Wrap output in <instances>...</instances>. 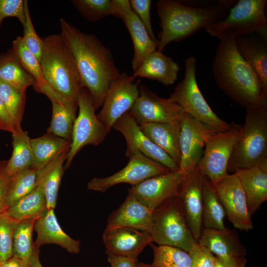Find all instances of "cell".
<instances>
[{"label":"cell","instance_id":"1","mask_svg":"<svg viewBox=\"0 0 267 267\" xmlns=\"http://www.w3.org/2000/svg\"><path fill=\"white\" fill-rule=\"evenodd\" d=\"M60 24V35L74 57L83 87L90 94L96 110L121 74L112 52L94 35L83 32L62 18Z\"/></svg>","mask_w":267,"mask_h":267},{"label":"cell","instance_id":"2","mask_svg":"<svg viewBox=\"0 0 267 267\" xmlns=\"http://www.w3.org/2000/svg\"><path fill=\"white\" fill-rule=\"evenodd\" d=\"M213 61L218 86L240 106L267 105V92L252 67L238 52L235 36L222 34Z\"/></svg>","mask_w":267,"mask_h":267},{"label":"cell","instance_id":"3","mask_svg":"<svg viewBox=\"0 0 267 267\" xmlns=\"http://www.w3.org/2000/svg\"><path fill=\"white\" fill-rule=\"evenodd\" d=\"M237 0H221L214 4L197 6L171 0H160L157 12L160 18L157 49L163 51L173 41L178 42L195 32L223 19Z\"/></svg>","mask_w":267,"mask_h":267},{"label":"cell","instance_id":"4","mask_svg":"<svg viewBox=\"0 0 267 267\" xmlns=\"http://www.w3.org/2000/svg\"><path fill=\"white\" fill-rule=\"evenodd\" d=\"M42 40L40 63L45 82L61 97L77 102L84 88L69 47L60 34H52Z\"/></svg>","mask_w":267,"mask_h":267},{"label":"cell","instance_id":"5","mask_svg":"<svg viewBox=\"0 0 267 267\" xmlns=\"http://www.w3.org/2000/svg\"><path fill=\"white\" fill-rule=\"evenodd\" d=\"M246 108L227 167V172L254 167L267 159V105Z\"/></svg>","mask_w":267,"mask_h":267},{"label":"cell","instance_id":"6","mask_svg":"<svg viewBox=\"0 0 267 267\" xmlns=\"http://www.w3.org/2000/svg\"><path fill=\"white\" fill-rule=\"evenodd\" d=\"M149 232L158 245L173 246L187 252L197 241L189 228L178 195L153 211Z\"/></svg>","mask_w":267,"mask_h":267},{"label":"cell","instance_id":"7","mask_svg":"<svg viewBox=\"0 0 267 267\" xmlns=\"http://www.w3.org/2000/svg\"><path fill=\"white\" fill-rule=\"evenodd\" d=\"M196 65L194 57L186 59L184 78L177 84L170 98L197 121L215 131H226L230 128V124L214 112L200 90L196 79Z\"/></svg>","mask_w":267,"mask_h":267},{"label":"cell","instance_id":"8","mask_svg":"<svg viewBox=\"0 0 267 267\" xmlns=\"http://www.w3.org/2000/svg\"><path fill=\"white\" fill-rule=\"evenodd\" d=\"M266 3V0H238L223 19L204 30L217 38L226 33L235 37L256 33L265 40L267 30Z\"/></svg>","mask_w":267,"mask_h":267},{"label":"cell","instance_id":"9","mask_svg":"<svg viewBox=\"0 0 267 267\" xmlns=\"http://www.w3.org/2000/svg\"><path fill=\"white\" fill-rule=\"evenodd\" d=\"M77 102L79 113L73 125L65 169L70 167L76 154L85 146L99 145L108 133L97 118L92 97L86 88L81 90Z\"/></svg>","mask_w":267,"mask_h":267},{"label":"cell","instance_id":"10","mask_svg":"<svg viewBox=\"0 0 267 267\" xmlns=\"http://www.w3.org/2000/svg\"><path fill=\"white\" fill-rule=\"evenodd\" d=\"M241 125L232 122L225 131H216L206 140L205 148L197 167L214 185L228 175L227 167Z\"/></svg>","mask_w":267,"mask_h":267},{"label":"cell","instance_id":"11","mask_svg":"<svg viewBox=\"0 0 267 267\" xmlns=\"http://www.w3.org/2000/svg\"><path fill=\"white\" fill-rule=\"evenodd\" d=\"M128 158L129 162L124 168L110 176L92 178L88 182V188L104 193L116 184L126 183L134 186L148 178L172 172L137 150Z\"/></svg>","mask_w":267,"mask_h":267},{"label":"cell","instance_id":"12","mask_svg":"<svg viewBox=\"0 0 267 267\" xmlns=\"http://www.w3.org/2000/svg\"><path fill=\"white\" fill-rule=\"evenodd\" d=\"M135 79L133 75L122 73L108 88L102 108L97 115L108 133L115 122L130 111L138 98L140 80Z\"/></svg>","mask_w":267,"mask_h":267},{"label":"cell","instance_id":"13","mask_svg":"<svg viewBox=\"0 0 267 267\" xmlns=\"http://www.w3.org/2000/svg\"><path fill=\"white\" fill-rule=\"evenodd\" d=\"M216 131L184 112L179 122V171L187 175L197 167L202 156L206 140Z\"/></svg>","mask_w":267,"mask_h":267},{"label":"cell","instance_id":"14","mask_svg":"<svg viewBox=\"0 0 267 267\" xmlns=\"http://www.w3.org/2000/svg\"><path fill=\"white\" fill-rule=\"evenodd\" d=\"M139 96L128 112L138 124L173 123L179 121L183 109L170 97L162 98L144 85L139 86Z\"/></svg>","mask_w":267,"mask_h":267},{"label":"cell","instance_id":"15","mask_svg":"<svg viewBox=\"0 0 267 267\" xmlns=\"http://www.w3.org/2000/svg\"><path fill=\"white\" fill-rule=\"evenodd\" d=\"M186 175L178 170L154 177L132 186L128 194L153 211L169 199L179 195Z\"/></svg>","mask_w":267,"mask_h":267},{"label":"cell","instance_id":"16","mask_svg":"<svg viewBox=\"0 0 267 267\" xmlns=\"http://www.w3.org/2000/svg\"><path fill=\"white\" fill-rule=\"evenodd\" d=\"M197 241L207 248L225 267H245L246 249L235 230L227 227L222 230L203 228Z\"/></svg>","mask_w":267,"mask_h":267},{"label":"cell","instance_id":"17","mask_svg":"<svg viewBox=\"0 0 267 267\" xmlns=\"http://www.w3.org/2000/svg\"><path fill=\"white\" fill-rule=\"evenodd\" d=\"M112 128L120 132L125 138L127 157L137 150L172 171L179 170L178 164L143 134L138 123L129 112L121 116Z\"/></svg>","mask_w":267,"mask_h":267},{"label":"cell","instance_id":"18","mask_svg":"<svg viewBox=\"0 0 267 267\" xmlns=\"http://www.w3.org/2000/svg\"><path fill=\"white\" fill-rule=\"evenodd\" d=\"M214 186L228 221L240 230L252 229L246 197L238 177L234 173L228 174Z\"/></svg>","mask_w":267,"mask_h":267},{"label":"cell","instance_id":"19","mask_svg":"<svg viewBox=\"0 0 267 267\" xmlns=\"http://www.w3.org/2000/svg\"><path fill=\"white\" fill-rule=\"evenodd\" d=\"M204 176L196 167L186 175L179 193L183 210L189 228L196 240L203 230L202 183Z\"/></svg>","mask_w":267,"mask_h":267},{"label":"cell","instance_id":"20","mask_svg":"<svg viewBox=\"0 0 267 267\" xmlns=\"http://www.w3.org/2000/svg\"><path fill=\"white\" fill-rule=\"evenodd\" d=\"M102 239L106 252L134 260L153 242L149 232L127 227L104 230Z\"/></svg>","mask_w":267,"mask_h":267},{"label":"cell","instance_id":"21","mask_svg":"<svg viewBox=\"0 0 267 267\" xmlns=\"http://www.w3.org/2000/svg\"><path fill=\"white\" fill-rule=\"evenodd\" d=\"M120 19L124 23L131 37L134 45L132 60L134 73L151 53L157 49V43L150 37L142 23L131 8L129 0H117Z\"/></svg>","mask_w":267,"mask_h":267},{"label":"cell","instance_id":"22","mask_svg":"<svg viewBox=\"0 0 267 267\" xmlns=\"http://www.w3.org/2000/svg\"><path fill=\"white\" fill-rule=\"evenodd\" d=\"M152 212L128 194L124 202L109 216L105 230L127 227L149 232Z\"/></svg>","mask_w":267,"mask_h":267},{"label":"cell","instance_id":"23","mask_svg":"<svg viewBox=\"0 0 267 267\" xmlns=\"http://www.w3.org/2000/svg\"><path fill=\"white\" fill-rule=\"evenodd\" d=\"M251 217L267 200V159L251 168L236 171Z\"/></svg>","mask_w":267,"mask_h":267},{"label":"cell","instance_id":"24","mask_svg":"<svg viewBox=\"0 0 267 267\" xmlns=\"http://www.w3.org/2000/svg\"><path fill=\"white\" fill-rule=\"evenodd\" d=\"M34 229L37 232V238L34 246L36 248L52 243L59 245L70 253L77 254L80 251V242L73 239L63 231L54 209L47 210L37 219Z\"/></svg>","mask_w":267,"mask_h":267},{"label":"cell","instance_id":"25","mask_svg":"<svg viewBox=\"0 0 267 267\" xmlns=\"http://www.w3.org/2000/svg\"><path fill=\"white\" fill-rule=\"evenodd\" d=\"M52 103V118L47 132L71 141L78 102L61 97L48 87L44 91Z\"/></svg>","mask_w":267,"mask_h":267},{"label":"cell","instance_id":"26","mask_svg":"<svg viewBox=\"0 0 267 267\" xmlns=\"http://www.w3.org/2000/svg\"><path fill=\"white\" fill-rule=\"evenodd\" d=\"M237 49L258 76L267 92V46L265 40L256 33L235 37Z\"/></svg>","mask_w":267,"mask_h":267},{"label":"cell","instance_id":"27","mask_svg":"<svg viewBox=\"0 0 267 267\" xmlns=\"http://www.w3.org/2000/svg\"><path fill=\"white\" fill-rule=\"evenodd\" d=\"M179 70L178 65L172 58L156 49L145 58L133 75L155 80L168 86L175 82Z\"/></svg>","mask_w":267,"mask_h":267},{"label":"cell","instance_id":"28","mask_svg":"<svg viewBox=\"0 0 267 267\" xmlns=\"http://www.w3.org/2000/svg\"><path fill=\"white\" fill-rule=\"evenodd\" d=\"M180 120L173 123L138 124L143 134L166 152L178 165L179 162L178 140Z\"/></svg>","mask_w":267,"mask_h":267},{"label":"cell","instance_id":"29","mask_svg":"<svg viewBox=\"0 0 267 267\" xmlns=\"http://www.w3.org/2000/svg\"><path fill=\"white\" fill-rule=\"evenodd\" d=\"M70 148L60 152L48 164L37 171V184L43 188L47 209H54L56 206L63 164L67 159Z\"/></svg>","mask_w":267,"mask_h":267},{"label":"cell","instance_id":"30","mask_svg":"<svg viewBox=\"0 0 267 267\" xmlns=\"http://www.w3.org/2000/svg\"><path fill=\"white\" fill-rule=\"evenodd\" d=\"M33 153L31 167L40 170L48 164L63 150L70 148L71 141L47 133L31 139Z\"/></svg>","mask_w":267,"mask_h":267},{"label":"cell","instance_id":"31","mask_svg":"<svg viewBox=\"0 0 267 267\" xmlns=\"http://www.w3.org/2000/svg\"><path fill=\"white\" fill-rule=\"evenodd\" d=\"M47 210L44 191L37 184L32 191L7 208L4 213L19 222L37 220Z\"/></svg>","mask_w":267,"mask_h":267},{"label":"cell","instance_id":"32","mask_svg":"<svg viewBox=\"0 0 267 267\" xmlns=\"http://www.w3.org/2000/svg\"><path fill=\"white\" fill-rule=\"evenodd\" d=\"M202 222L203 228L222 230L225 213L214 185L204 177L202 183Z\"/></svg>","mask_w":267,"mask_h":267},{"label":"cell","instance_id":"33","mask_svg":"<svg viewBox=\"0 0 267 267\" xmlns=\"http://www.w3.org/2000/svg\"><path fill=\"white\" fill-rule=\"evenodd\" d=\"M0 81L17 89L26 90L35 80L22 67L11 49L0 54Z\"/></svg>","mask_w":267,"mask_h":267},{"label":"cell","instance_id":"34","mask_svg":"<svg viewBox=\"0 0 267 267\" xmlns=\"http://www.w3.org/2000/svg\"><path fill=\"white\" fill-rule=\"evenodd\" d=\"M13 151L5 167V172L10 178L20 172L31 167L33 153L31 139L26 131L12 134Z\"/></svg>","mask_w":267,"mask_h":267},{"label":"cell","instance_id":"35","mask_svg":"<svg viewBox=\"0 0 267 267\" xmlns=\"http://www.w3.org/2000/svg\"><path fill=\"white\" fill-rule=\"evenodd\" d=\"M11 49L22 67L34 78V89L41 93L48 85L44 80L39 59L27 47L21 36H18L13 41Z\"/></svg>","mask_w":267,"mask_h":267},{"label":"cell","instance_id":"36","mask_svg":"<svg viewBox=\"0 0 267 267\" xmlns=\"http://www.w3.org/2000/svg\"><path fill=\"white\" fill-rule=\"evenodd\" d=\"M37 170L30 167L10 178L5 198L6 210L32 191L37 185Z\"/></svg>","mask_w":267,"mask_h":267},{"label":"cell","instance_id":"37","mask_svg":"<svg viewBox=\"0 0 267 267\" xmlns=\"http://www.w3.org/2000/svg\"><path fill=\"white\" fill-rule=\"evenodd\" d=\"M71 2L80 14L90 21L110 15L121 17L117 0H72Z\"/></svg>","mask_w":267,"mask_h":267},{"label":"cell","instance_id":"38","mask_svg":"<svg viewBox=\"0 0 267 267\" xmlns=\"http://www.w3.org/2000/svg\"><path fill=\"white\" fill-rule=\"evenodd\" d=\"M0 94L16 132L22 131L21 123L26 102V90L17 89L0 81Z\"/></svg>","mask_w":267,"mask_h":267},{"label":"cell","instance_id":"39","mask_svg":"<svg viewBox=\"0 0 267 267\" xmlns=\"http://www.w3.org/2000/svg\"><path fill=\"white\" fill-rule=\"evenodd\" d=\"M153 250L152 267H191L188 252L181 249L151 243Z\"/></svg>","mask_w":267,"mask_h":267},{"label":"cell","instance_id":"40","mask_svg":"<svg viewBox=\"0 0 267 267\" xmlns=\"http://www.w3.org/2000/svg\"><path fill=\"white\" fill-rule=\"evenodd\" d=\"M36 220L19 222L15 227L13 241V256L30 264L34 246L32 235Z\"/></svg>","mask_w":267,"mask_h":267},{"label":"cell","instance_id":"41","mask_svg":"<svg viewBox=\"0 0 267 267\" xmlns=\"http://www.w3.org/2000/svg\"><path fill=\"white\" fill-rule=\"evenodd\" d=\"M18 222L5 213L0 215V265L13 256V236Z\"/></svg>","mask_w":267,"mask_h":267},{"label":"cell","instance_id":"42","mask_svg":"<svg viewBox=\"0 0 267 267\" xmlns=\"http://www.w3.org/2000/svg\"><path fill=\"white\" fill-rule=\"evenodd\" d=\"M25 23L23 26L22 40L27 47L37 57L40 62L43 50V42L37 34L31 18L27 0H24Z\"/></svg>","mask_w":267,"mask_h":267},{"label":"cell","instance_id":"43","mask_svg":"<svg viewBox=\"0 0 267 267\" xmlns=\"http://www.w3.org/2000/svg\"><path fill=\"white\" fill-rule=\"evenodd\" d=\"M188 253L191 259V267H215L216 257L198 241L192 245Z\"/></svg>","mask_w":267,"mask_h":267},{"label":"cell","instance_id":"44","mask_svg":"<svg viewBox=\"0 0 267 267\" xmlns=\"http://www.w3.org/2000/svg\"><path fill=\"white\" fill-rule=\"evenodd\" d=\"M130 4L132 9L142 23L151 38L156 43L158 40L155 38L152 27L150 8L151 0H130Z\"/></svg>","mask_w":267,"mask_h":267},{"label":"cell","instance_id":"45","mask_svg":"<svg viewBox=\"0 0 267 267\" xmlns=\"http://www.w3.org/2000/svg\"><path fill=\"white\" fill-rule=\"evenodd\" d=\"M13 17L24 26L25 23L24 0H0V28L3 19Z\"/></svg>","mask_w":267,"mask_h":267},{"label":"cell","instance_id":"46","mask_svg":"<svg viewBox=\"0 0 267 267\" xmlns=\"http://www.w3.org/2000/svg\"><path fill=\"white\" fill-rule=\"evenodd\" d=\"M8 160H0V215L6 210L5 198L10 178L5 172Z\"/></svg>","mask_w":267,"mask_h":267},{"label":"cell","instance_id":"47","mask_svg":"<svg viewBox=\"0 0 267 267\" xmlns=\"http://www.w3.org/2000/svg\"><path fill=\"white\" fill-rule=\"evenodd\" d=\"M0 130L13 134L16 131L0 94Z\"/></svg>","mask_w":267,"mask_h":267},{"label":"cell","instance_id":"48","mask_svg":"<svg viewBox=\"0 0 267 267\" xmlns=\"http://www.w3.org/2000/svg\"><path fill=\"white\" fill-rule=\"evenodd\" d=\"M111 267H134L137 260L113 255L106 252Z\"/></svg>","mask_w":267,"mask_h":267},{"label":"cell","instance_id":"49","mask_svg":"<svg viewBox=\"0 0 267 267\" xmlns=\"http://www.w3.org/2000/svg\"><path fill=\"white\" fill-rule=\"evenodd\" d=\"M0 267H30V264L13 256L5 263L0 265Z\"/></svg>","mask_w":267,"mask_h":267},{"label":"cell","instance_id":"50","mask_svg":"<svg viewBox=\"0 0 267 267\" xmlns=\"http://www.w3.org/2000/svg\"><path fill=\"white\" fill-rule=\"evenodd\" d=\"M30 267H43L39 259V248H38L34 247V253L30 261Z\"/></svg>","mask_w":267,"mask_h":267},{"label":"cell","instance_id":"51","mask_svg":"<svg viewBox=\"0 0 267 267\" xmlns=\"http://www.w3.org/2000/svg\"><path fill=\"white\" fill-rule=\"evenodd\" d=\"M134 267H152V266L149 264H144L143 263L136 262L135 263Z\"/></svg>","mask_w":267,"mask_h":267},{"label":"cell","instance_id":"52","mask_svg":"<svg viewBox=\"0 0 267 267\" xmlns=\"http://www.w3.org/2000/svg\"><path fill=\"white\" fill-rule=\"evenodd\" d=\"M215 267H226L224 265H223L219 261V260L216 258V262H215Z\"/></svg>","mask_w":267,"mask_h":267}]
</instances>
